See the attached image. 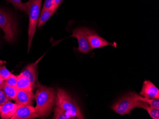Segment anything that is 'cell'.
<instances>
[{"instance_id":"cell-1","label":"cell","mask_w":159,"mask_h":119,"mask_svg":"<svg viewBox=\"0 0 159 119\" xmlns=\"http://www.w3.org/2000/svg\"><path fill=\"white\" fill-rule=\"evenodd\" d=\"M35 107L38 117L44 118L51 112L55 102V92L52 88L39 85L34 95Z\"/></svg>"},{"instance_id":"cell-2","label":"cell","mask_w":159,"mask_h":119,"mask_svg":"<svg viewBox=\"0 0 159 119\" xmlns=\"http://www.w3.org/2000/svg\"><path fill=\"white\" fill-rule=\"evenodd\" d=\"M55 103L57 106L65 111L72 119H84V115L75 100L64 90L58 89Z\"/></svg>"},{"instance_id":"cell-3","label":"cell","mask_w":159,"mask_h":119,"mask_svg":"<svg viewBox=\"0 0 159 119\" xmlns=\"http://www.w3.org/2000/svg\"><path fill=\"white\" fill-rule=\"evenodd\" d=\"M42 0H29L26 3L27 9V13L29 18L28 28V52L32 45L33 37L35 32L36 26L39 18Z\"/></svg>"},{"instance_id":"cell-4","label":"cell","mask_w":159,"mask_h":119,"mask_svg":"<svg viewBox=\"0 0 159 119\" xmlns=\"http://www.w3.org/2000/svg\"><path fill=\"white\" fill-rule=\"evenodd\" d=\"M0 27L4 33L3 39L9 43L13 41L16 35V23L12 15L2 9H0Z\"/></svg>"},{"instance_id":"cell-5","label":"cell","mask_w":159,"mask_h":119,"mask_svg":"<svg viewBox=\"0 0 159 119\" xmlns=\"http://www.w3.org/2000/svg\"><path fill=\"white\" fill-rule=\"evenodd\" d=\"M138 100L135 99L134 92H130L116 102L111 106V109L121 115L129 114L138 106Z\"/></svg>"},{"instance_id":"cell-6","label":"cell","mask_w":159,"mask_h":119,"mask_svg":"<svg viewBox=\"0 0 159 119\" xmlns=\"http://www.w3.org/2000/svg\"><path fill=\"white\" fill-rule=\"evenodd\" d=\"M86 28H78L73 31V34L70 37H75L78 40L79 47L77 49L82 53H88L91 50L89 42L86 36Z\"/></svg>"},{"instance_id":"cell-7","label":"cell","mask_w":159,"mask_h":119,"mask_svg":"<svg viewBox=\"0 0 159 119\" xmlns=\"http://www.w3.org/2000/svg\"><path fill=\"white\" fill-rule=\"evenodd\" d=\"M86 36L89 42L91 50L94 49L102 48L105 46L112 45L110 42L100 37L95 32L87 28L86 29Z\"/></svg>"},{"instance_id":"cell-8","label":"cell","mask_w":159,"mask_h":119,"mask_svg":"<svg viewBox=\"0 0 159 119\" xmlns=\"http://www.w3.org/2000/svg\"><path fill=\"white\" fill-rule=\"evenodd\" d=\"M38 117L35 107L32 105H18L11 119H33Z\"/></svg>"},{"instance_id":"cell-9","label":"cell","mask_w":159,"mask_h":119,"mask_svg":"<svg viewBox=\"0 0 159 119\" xmlns=\"http://www.w3.org/2000/svg\"><path fill=\"white\" fill-rule=\"evenodd\" d=\"M141 96L151 99H159V90L152 82L145 80L140 93Z\"/></svg>"},{"instance_id":"cell-10","label":"cell","mask_w":159,"mask_h":119,"mask_svg":"<svg viewBox=\"0 0 159 119\" xmlns=\"http://www.w3.org/2000/svg\"><path fill=\"white\" fill-rule=\"evenodd\" d=\"M34 99V96L32 91L18 90L14 100L18 105H32Z\"/></svg>"},{"instance_id":"cell-11","label":"cell","mask_w":159,"mask_h":119,"mask_svg":"<svg viewBox=\"0 0 159 119\" xmlns=\"http://www.w3.org/2000/svg\"><path fill=\"white\" fill-rule=\"evenodd\" d=\"M43 56L41 57L38 60L34 63L29 65L26 66L24 70L21 72V74L25 76L29 79L33 85L34 88L35 85V82L37 77V66L39 61L43 58Z\"/></svg>"},{"instance_id":"cell-12","label":"cell","mask_w":159,"mask_h":119,"mask_svg":"<svg viewBox=\"0 0 159 119\" xmlns=\"http://www.w3.org/2000/svg\"><path fill=\"white\" fill-rule=\"evenodd\" d=\"M18 104L8 101L1 106L0 117L2 119L11 118L17 109Z\"/></svg>"},{"instance_id":"cell-13","label":"cell","mask_w":159,"mask_h":119,"mask_svg":"<svg viewBox=\"0 0 159 119\" xmlns=\"http://www.w3.org/2000/svg\"><path fill=\"white\" fill-rule=\"evenodd\" d=\"M16 87L18 90L30 91H32L34 89V87L29 79L25 76L22 75L21 74L17 76Z\"/></svg>"},{"instance_id":"cell-14","label":"cell","mask_w":159,"mask_h":119,"mask_svg":"<svg viewBox=\"0 0 159 119\" xmlns=\"http://www.w3.org/2000/svg\"><path fill=\"white\" fill-rule=\"evenodd\" d=\"M137 108H142L145 109L147 111L151 118L152 119H159V108L153 107V106L149 105V104L141 101H138Z\"/></svg>"},{"instance_id":"cell-15","label":"cell","mask_w":159,"mask_h":119,"mask_svg":"<svg viewBox=\"0 0 159 119\" xmlns=\"http://www.w3.org/2000/svg\"><path fill=\"white\" fill-rule=\"evenodd\" d=\"M0 88L3 90L9 99H12V100L15 99L18 91L16 87H12L7 85L4 81L2 84L0 86Z\"/></svg>"},{"instance_id":"cell-16","label":"cell","mask_w":159,"mask_h":119,"mask_svg":"<svg viewBox=\"0 0 159 119\" xmlns=\"http://www.w3.org/2000/svg\"><path fill=\"white\" fill-rule=\"evenodd\" d=\"M55 11H56L50 8L49 9L42 11L41 15H40V17H39V19H38V23H37L38 27H40L44 24L50 19V18L52 15Z\"/></svg>"},{"instance_id":"cell-17","label":"cell","mask_w":159,"mask_h":119,"mask_svg":"<svg viewBox=\"0 0 159 119\" xmlns=\"http://www.w3.org/2000/svg\"><path fill=\"white\" fill-rule=\"evenodd\" d=\"M134 96L135 99L138 101H142L144 103L149 104L151 106L159 109V100L157 99H151L148 98L144 97L142 96H139L135 93H134Z\"/></svg>"},{"instance_id":"cell-18","label":"cell","mask_w":159,"mask_h":119,"mask_svg":"<svg viewBox=\"0 0 159 119\" xmlns=\"http://www.w3.org/2000/svg\"><path fill=\"white\" fill-rule=\"evenodd\" d=\"M5 63V61L0 60V76L4 81L10 78L12 74L6 68Z\"/></svg>"},{"instance_id":"cell-19","label":"cell","mask_w":159,"mask_h":119,"mask_svg":"<svg viewBox=\"0 0 159 119\" xmlns=\"http://www.w3.org/2000/svg\"><path fill=\"white\" fill-rule=\"evenodd\" d=\"M53 119H72L71 117L63 111L59 106H56L54 110V116Z\"/></svg>"},{"instance_id":"cell-20","label":"cell","mask_w":159,"mask_h":119,"mask_svg":"<svg viewBox=\"0 0 159 119\" xmlns=\"http://www.w3.org/2000/svg\"><path fill=\"white\" fill-rule=\"evenodd\" d=\"M8 2L11 3L15 8L22 11L24 12L27 13V9L26 3H23L21 0H7Z\"/></svg>"},{"instance_id":"cell-21","label":"cell","mask_w":159,"mask_h":119,"mask_svg":"<svg viewBox=\"0 0 159 119\" xmlns=\"http://www.w3.org/2000/svg\"><path fill=\"white\" fill-rule=\"evenodd\" d=\"M4 81L7 85L12 86V87H16L17 82V76L11 74L10 78H9L6 80H4Z\"/></svg>"},{"instance_id":"cell-22","label":"cell","mask_w":159,"mask_h":119,"mask_svg":"<svg viewBox=\"0 0 159 119\" xmlns=\"http://www.w3.org/2000/svg\"><path fill=\"white\" fill-rule=\"evenodd\" d=\"M8 97L7 96L3 90L0 88V105L2 106L6 102L9 101Z\"/></svg>"},{"instance_id":"cell-23","label":"cell","mask_w":159,"mask_h":119,"mask_svg":"<svg viewBox=\"0 0 159 119\" xmlns=\"http://www.w3.org/2000/svg\"><path fill=\"white\" fill-rule=\"evenodd\" d=\"M53 1H54V0H45L44 4L42 8V11L49 9V8L51 7L53 4Z\"/></svg>"},{"instance_id":"cell-24","label":"cell","mask_w":159,"mask_h":119,"mask_svg":"<svg viewBox=\"0 0 159 119\" xmlns=\"http://www.w3.org/2000/svg\"><path fill=\"white\" fill-rule=\"evenodd\" d=\"M62 1H63V0H54L53 4H52L51 8L56 11V10L57 9V8L59 7V6H60L61 3L62 2Z\"/></svg>"},{"instance_id":"cell-25","label":"cell","mask_w":159,"mask_h":119,"mask_svg":"<svg viewBox=\"0 0 159 119\" xmlns=\"http://www.w3.org/2000/svg\"><path fill=\"white\" fill-rule=\"evenodd\" d=\"M3 80L1 78V76H0V86H1V85L2 84V83H3Z\"/></svg>"},{"instance_id":"cell-26","label":"cell","mask_w":159,"mask_h":119,"mask_svg":"<svg viewBox=\"0 0 159 119\" xmlns=\"http://www.w3.org/2000/svg\"><path fill=\"white\" fill-rule=\"evenodd\" d=\"M1 106L0 105V113H1Z\"/></svg>"}]
</instances>
